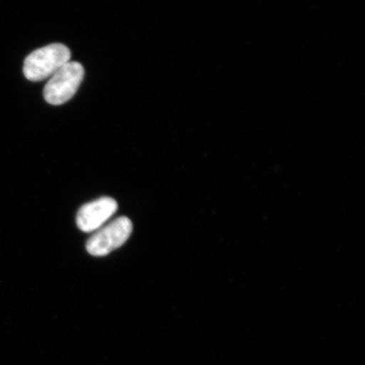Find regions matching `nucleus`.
I'll use <instances>...</instances> for the list:
<instances>
[{
  "label": "nucleus",
  "instance_id": "f257e3e1",
  "mask_svg": "<svg viewBox=\"0 0 365 365\" xmlns=\"http://www.w3.org/2000/svg\"><path fill=\"white\" fill-rule=\"evenodd\" d=\"M71 50L66 45L53 43L35 50L26 57L23 73L31 81H42L53 75L71 61Z\"/></svg>",
  "mask_w": 365,
  "mask_h": 365
},
{
  "label": "nucleus",
  "instance_id": "f03ea898",
  "mask_svg": "<svg viewBox=\"0 0 365 365\" xmlns=\"http://www.w3.org/2000/svg\"><path fill=\"white\" fill-rule=\"evenodd\" d=\"M84 75V68L80 63H66L45 85L43 97L46 102L58 106L70 101L80 88Z\"/></svg>",
  "mask_w": 365,
  "mask_h": 365
},
{
  "label": "nucleus",
  "instance_id": "7ed1b4c3",
  "mask_svg": "<svg viewBox=\"0 0 365 365\" xmlns=\"http://www.w3.org/2000/svg\"><path fill=\"white\" fill-rule=\"evenodd\" d=\"M132 230L133 225L129 218L118 217L96 231L86 243V250L93 257H105L124 245Z\"/></svg>",
  "mask_w": 365,
  "mask_h": 365
},
{
  "label": "nucleus",
  "instance_id": "20e7f679",
  "mask_svg": "<svg viewBox=\"0 0 365 365\" xmlns=\"http://www.w3.org/2000/svg\"><path fill=\"white\" fill-rule=\"evenodd\" d=\"M116 200L110 197H102L86 204L76 216L77 226L81 231L91 232L101 228L104 223L117 212Z\"/></svg>",
  "mask_w": 365,
  "mask_h": 365
}]
</instances>
